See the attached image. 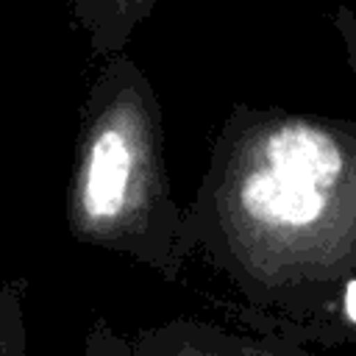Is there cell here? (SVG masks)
Listing matches in <instances>:
<instances>
[{
	"mask_svg": "<svg viewBox=\"0 0 356 356\" xmlns=\"http://www.w3.org/2000/svg\"><path fill=\"white\" fill-rule=\"evenodd\" d=\"M328 19H331V25H334V31H337V36L342 42L345 64L356 75V0L337 6Z\"/></svg>",
	"mask_w": 356,
	"mask_h": 356,
	"instance_id": "52a82bcc",
	"label": "cell"
},
{
	"mask_svg": "<svg viewBox=\"0 0 356 356\" xmlns=\"http://www.w3.org/2000/svg\"><path fill=\"white\" fill-rule=\"evenodd\" d=\"M184 220L245 328L284 339L314 323L356 273V120L236 103Z\"/></svg>",
	"mask_w": 356,
	"mask_h": 356,
	"instance_id": "6da1fadb",
	"label": "cell"
},
{
	"mask_svg": "<svg viewBox=\"0 0 356 356\" xmlns=\"http://www.w3.org/2000/svg\"><path fill=\"white\" fill-rule=\"evenodd\" d=\"M64 220L75 242L128 256L178 281L195 256L172 197L161 103L125 53L103 56L81 108Z\"/></svg>",
	"mask_w": 356,
	"mask_h": 356,
	"instance_id": "7a4b0ae2",
	"label": "cell"
},
{
	"mask_svg": "<svg viewBox=\"0 0 356 356\" xmlns=\"http://www.w3.org/2000/svg\"><path fill=\"white\" fill-rule=\"evenodd\" d=\"M284 339L298 345H323V348L356 345V273L337 286L323 317L289 331Z\"/></svg>",
	"mask_w": 356,
	"mask_h": 356,
	"instance_id": "5b68a950",
	"label": "cell"
},
{
	"mask_svg": "<svg viewBox=\"0 0 356 356\" xmlns=\"http://www.w3.org/2000/svg\"><path fill=\"white\" fill-rule=\"evenodd\" d=\"M83 356H320L306 345L236 331L214 320L172 317L136 331H117L106 317L92 320L83 337Z\"/></svg>",
	"mask_w": 356,
	"mask_h": 356,
	"instance_id": "3957f363",
	"label": "cell"
},
{
	"mask_svg": "<svg viewBox=\"0 0 356 356\" xmlns=\"http://www.w3.org/2000/svg\"><path fill=\"white\" fill-rule=\"evenodd\" d=\"M89 39V50L103 58L125 50L134 31L156 11L161 0H58Z\"/></svg>",
	"mask_w": 356,
	"mask_h": 356,
	"instance_id": "277c9868",
	"label": "cell"
},
{
	"mask_svg": "<svg viewBox=\"0 0 356 356\" xmlns=\"http://www.w3.org/2000/svg\"><path fill=\"white\" fill-rule=\"evenodd\" d=\"M25 278H6L0 284V356H25L28 325H25Z\"/></svg>",
	"mask_w": 356,
	"mask_h": 356,
	"instance_id": "8992f818",
	"label": "cell"
}]
</instances>
